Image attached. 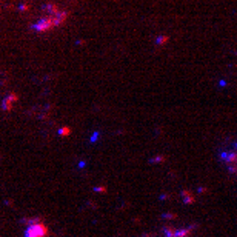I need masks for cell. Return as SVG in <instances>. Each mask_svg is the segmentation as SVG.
I'll return each mask as SVG.
<instances>
[{"label": "cell", "mask_w": 237, "mask_h": 237, "mask_svg": "<svg viewBox=\"0 0 237 237\" xmlns=\"http://www.w3.org/2000/svg\"><path fill=\"white\" fill-rule=\"evenodd\" d=\"M46 226L43 225L42 222H33L26 226V231H25V237H45L46 236Z\"/></svg>", "instance_id": "obj_1"}]
</instances>
